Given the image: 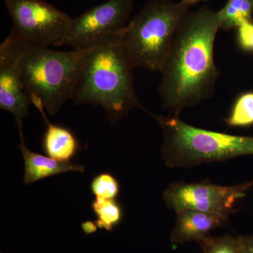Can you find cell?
I'll return each mask as SVG.
<instances>
[{"label":"cell","mask_w":253,"mask_h":253,"mask_svg":"<svg viewBox=\"0 0 253 253\" xmlns=\"http://www.w3.org/2000/svg\"><path fill=\"white\" fill-rule=\"evenodd\" d=\"M14 26L10 35L47 46L64 44L72 18L44 0H5Z\"/></svg>","instance_id":"8992f818"},{"label":"cell","mask_w":253,"mask_h":253,"mask_svg":"<svg viewBox=\"0 0 253 253\" xmlns=\"http://www.w3.org/2000/svg\"><path fill=\"white\" fill-rule=\"evenodd\" d=\"M9 49L30 101L41 100L51 116L71 99L85 50L56 51L9 35L2 42Z\"/></svg>","instance_id":"3957f363"},{"label":"cell","mask_w":253,"mask_h":253,"mask_svg":"<svg viewBox=\"0 0 253 253\" xmlns=\"http://www.w3.org/2000/svg\"><path fill=\"white\" fill-rule=\"evenodd\" d=\"M199 244L204 253H241L237 237L231 235L210 236Z\"/></svg>","instance_id":"e0dca14e"},{"label":"cell","mask_w":253,"mask_h":253,"mask_svg":"<svg viewBox=\"0 0 253 253\" xmlns=\"http://www.w3.org/2000/svg\"><path fill=\"white\" fill-rule=\"evenodd\" d=\"M31 104L34 105L41 113L46 123V129L43 136V149L50 158L61 161H71L81 150L77 138L64 126L51 124L46 118L44 106L41 100L31 98Z\"/></svg>","instance_id":"7c38bea8"},{"label":"cell","mask_w":253,"mask_h":253,"mask_svg":"<svg viewBox=\"0 0 253 253\" xmlns=\"http://www.w3.org/2000/svg\"><path fill=\"white\" fill-rule=\"evenodd\" d=\"M182 2L187 5V6H191L192 5L198 4V3L201 2V1H208V0H181Z\"/></svg>","instance_id":"44dd1931"},{"label":"cell","mask_w":253,"mask_h":253,"mask_svg":"<svg viewBox=\"0 0 253 253\" xmlns=\"http://www.w3.org/2000/svg\"><path fill=\"white\" fill-rule=\"evenodd\" d=\"M133 10L134 0H108L72 18L63 46L81 51L119 38Z\"/></svg>","instance_id":"52a82bcc"},{"label":"cell","mask_w":253,"mask_h":253,"mask_svg":"<svg viewBox=\"0 0 253 253\" xmlns=\"http://www.w3.org/2000/svg\"><path fill=\"white\" fill-rule=\"evenodd\" d=\"M31 104L9 49L0 45V108L14 116L16 122L27 117Z\"/></svg>","instance_id":"9c48e42d"},{"label":"cell","mask_w":253,"mask_h":253,"mask_svg":"<svg viewBox=\"0 0 253 253\" xmlns=\"http://www.w3.org/2000/svg\"><path fill=\"white\" fill-rule=\"evenodd\" d=\"M90 189L96 198L116 199L120 193V184L111 173L102 172L91 181Z\"/></svg>","instance_id":"2e32d148"},{"label":"cell","mask_w":253,"mask_h":253,"mask_svg":"<svg viewBox=\"0 0 253 253\" xmlns=\"http://www.w3.org/2000/svg\"><path fill=\"white\" fill-rule=\"evenodd\" d=\"M81 227L86 235L94 234V233L96 232L98 229V226L96 225L95 221L93 222L91 221H86L82 223Z\"/></svg>","instance_id":"ffe728a7"},{"label":"cell","mask_w":253,"mask_h":253,"mask_svg":"<svg viewBox=\"0 0 253 253\" xmlns=\"http://www.w3.org/2000/svg\"><path fill=\"white\" fill-rule=\"evenodd\" d=\"M238 30V42L241 49L253 51V20L240 25Z\"/></svg>","instance_id":"ac0fdd59"},{"label":"cell","mask_w":253,"mask_h":253,"mask_svg":"<svg viewBox=\"0 0 253 253\" xmlns=\"http://www.w3.org/2000/svg\"><path fill=\"white\" fill-rule=\"evenodd\" d=\"M176 214L175 225L170 234V242L174 245L191 241L200 244L211 236V231L223 227L229 221V216L193 210H181Z\"/></svg>","instance_id":"30bf717a"},{"label":"cell","mask_w":253,"mask_h":253,"mask_svg":"<svg viewBox=\"0 0 253 253\" xmlns=\"http://www.w3.org/2000/svg\"><path fill=\"white\" fill-rule=\"evenodd\" d=\"M91 208L96 214L95 223L99 229L112 231L122 221V208L116 199L96 198L91 202Z\"/></svg>","instance_id":"5bb4252c"},{"label":"cell","mask_w":253,"mask_h":253,"mask_svg":"<svg viewBox=\"0 0 253 253\" xmlns=\"http://www.w3.org/2000/svg\"><path fill=\"white\" fill-rule=\"evenodd\" d=\"M121 36L85 50L71 98L76 105L101 106L112 123L126 117L133 108L144 110Z\"/></svg>","instance_id":"7a4b0ae2"},{"label":"cell","mask_w":253,"mask_h":253,"mask_svg":"<svg viewBox=\"0 0 253 253\" xmlns=\"http://www.w3.org/2000/svg\"><path fill=\"white\" fill-rule=\"evenodd\" d=\"M241 253H253V234L237 236Z\"/></svg>","instance_id":"d6986e66"},{"label":"cell","mask_w":253,"mask_h":253,"mask_svg":"<svg viewBox=\"0 0 253 253\" xmlns=\"http://www.w3.org/2000/svg\"><path fill=\"white\" fill-rule=\"evenodd\" d=\"M226 123L231 126L253 125V92L244 93L236 99Z\"/></svg>","instance_id":"9a60e30c"},{"label":"cell","mask_w":253,"mask_h":253,"mask_svg":"<svg viewBox=\"0 0 253 253\" xmlns=\"http://www.w3.org/2000/svg\"><path fill=\"white\" fill-rule=\"evenodd\" d=\"M253 185V181L236 186L179 182L169 186L163 196L168 207L176 212L187 209L229 216Z\"/></svg>","instance_id":"ba28073f"},{"label":"cell","mask_w":253,"mask_h":253,"mask_svg":"<svg viewBox=\"0 0 253 253\" xmlns=\"http://www.w3.org/2000/svg\"><path fill=\"white\" fill-rule=\"evenodd\" d=\"M19 127L21 144L18 148L22 152L24 159L25 174L23 182L26 185L44 178L68 172H84V166L71 161H61L49 156L36 154L30 151L25 144L23 135L22 121H17Z\"/></svg>","instance_id":"8fae6325"},{"label":"cell","mask_w":253,"mask_h":253,"mask_svg":"<svg viewBox=\"0 0 253 253\" xmlns=\"http://www.w3.org/2000/svg\"><path fill=\"white\" fill-rule=\"evenodd\" d=\"M218 11L207 6L189 12L178 28L163 65V108L179 117L183 109L212 97L220 71L214 59Z\"/></svg>","instance_id":"6da1fadb"},{"label":"cell","mask_w":253,"mask_h":253,"mask_svg":"<svg viewBox=\"0 0 253 253\" xmlns=\"http://www.w3.org/2000/svg\"><path fill=\"white\" fill-rule=\"evenodd\" d=\"M189 7L181 1L149 0L131 18L121 39L133 67L161 72Z\"/></svg>","instance_id":"5b68a950"},{"label":"cell","mask_w":253,"mask_h":253,"mask_svg":"<svg viewBox=\"0 0 253 253\" xmlns=\"http://www.w3.org/2000/svg\"><path fill=\"white\" fill-rule=\"evenodd\" d=\"M150 114L162 129L161 155L168 167L193 168L253 155V136L206 130L189 126L177 116Z\"/></svg>","instance_id":"277c9868"},{"label":"cell","mask_w":253,"mask_h":253,"mask_svg":"<svg viewBox=\"0 0 253 253\" xmlns=\"http://www.w3.org/2000/svg\"></svg>","instance_id":"7402d4cb"},{"label":"cell","mask_w":253,"mask_h":253,"mask_svg":"<svg viewBox=\"0 0 253 253\" xmlns=\"http://www.w3.org/2000/svg\"><path fill=\"white\" fill-rule=\"evenodd\" d=\"M253 0H228L218 11L219 29H237L246 21H253Z\"/></svg>","instance_id":"4fadbf2b"}]
</instances>
